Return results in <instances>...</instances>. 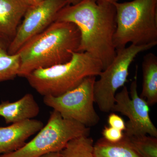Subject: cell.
<instances>
[{"mask_svg":"<svg viewBox=\"0 0 157 157\" xmlns=\"http://www.w3.org/2000/svg\"><path fill=\"white\" fill-rule=\"evenodd\" d=\"M74 24L80 33L77 52H86L100 61L103 70L116 55L113 37L116 29V11L113 3L105 0H82L67 5L57 14L55 21Z\"/></svg>","mask_w":157,"mask_h":157,"instance_id":"1","label":"cell"},{"mask_svg":"<svg viewBox=\"0 0 157 157\" xmlns=\"http://www.w3.org/2000/svg\"><path fill=\"white\" fill-rule=\"evenodd\" d=\"M80 42V32L75 24L55 21L17 52L21 61L18 76L26 78L34 70L69 61Z\"/></svg>","mask_w":157,"mask_h":157,"instance_id":"2","label":"cell"},{"mask_svg":"<svg viewBox=\"0 0 157 157\" xmlns=\"http://www.w3.org/2000/svg\"><path fill=\"white\" fill-rule=\"evenodd\" d=\"M101 62L86 52H74L69 61L31 72L26 78L41 95L57 97L78 86L85 78L99 76Z\"/></svg>","mask_w":157,"mask_h":157,"instance_id":"3","label":"cell"},{"mask_svg":"<svg viewBox=\"0 0 157 157\" xmlns=\"http://www.w3.org/2000/svg\"><path fill=\"white\" fill-rule=\"evenodd\" d=\"M113 4L116 11L113 37L116 50L129 43L157 45V0H132Z\"/></svg>","mask_w":157,"mask_h":157,"instance_id":"4","label":"cell"},{"mask_svg":"<svg viewBox=\"0 0 157 157\" xmlns=\"http://www.w3.org/2000/svg\"><path fill=\"white\" fill-rule=\"evenodd\" d=\"M38 132L21 148L1 155L0 157H39L48 153L60 152L72 139L89 136L90 128L76 121L65 118L53 110L47 124Z\"/></svg>","mask_w":157,"mask_h":157,"instance_id":"5","label":"cell"},{"mask_svg":"<svg viewBox=\"0 0 157 157\" xmlns=\"http://www.w3.org/2000/svg\"><path fill=\"white\" fill-rule=\"evenodd\" d=\"M156 45L131 44L116 50L113 60L101 72L100 78L96 80L94 84V102L101 111L104 113L112 111L117 91L120 88L124 86L131 64L138 54Z\"/></svg>","mask_w":157,"mask_h":157,"instance_id":"6","label":"cell"},{"mask_svg":"<svg viewBox=\"0 0 157 157\" xmlns=\"http://www.w3.org/2000/svg\"><path fill=\"white\" fill-rule=\"evenodd\" d=\"M96 80V76H88L78 86L61 95L44 96V104L65 118L76 121L89 128L95 126L100 121L94 105Z\"/></svg>","mask_w":157,"mask_h":157,"instance_id":"7","label":"cell"},{"mask_svg":"<svg viewBox=\"0 0 157 157\" xmlns=\"http://www.w3.org/2000/svg\"><path fill=\"white\" fill-rule=\"evenodd\" d=\"M137 67L130 92L124 86L120 92L116 94L112 111L121 113L128 118L124 133L125 137L148 135L157 137V129L150 117L149 106L137 93Z\"/></svg>","mask_w":157,"mask_h":157,"instance_id":"8","label":"cell"},{"mask_svg":"<svg viewBox=\"0 0 157 157\" xmlns=\"http://www.w3.org/2000/svg\"><path fill=\"white\" fill-rule=\"evenodd\" d=\"M67 5L66 0H43L31 6L9 43L7 53H17L29 40L48 28L55 21L59 11Z\"/></svg>","mask_w":157,"mask_h":157,"instance_id":"9","label":"cell"},{"mask_svg":"<svg viewBox=\"0 0 157 157\" xmlns=\"http://www.w3.org/2000/svg\"><path fill=\"white\" fill-rule=\"evenodd\" d=\"M43 126L42 121L32 119L0 127V154L21 148L29 137L39 132Z\"/></svg>","mask_w":157,"mask_h":157,"instance_id":"10","label":"cell"},{"mask_svg":"<svg viewBox=\"0 0 157 157\" xmlns=\"http://www.w3.org/2000/svg\"><path fill=\"white\" fill-rule=\"evenodd\" d=\"M32 0H0V36L9 42L13 39Z\"/></svg>","mask_w":157,"mask_h":157,"instance_id":"11","label":"cell"},{"mask_svg":"<svg viewBox=\"0 0 157 157\" xmlns=\"http://www.w3.org/2000/svg\"><path fill=\"white\" fill-rule=\"evenodd\" d=\"M40 112V108L31 94H27L17 101H4L0 104V116L7 124L32 119Z\"/></svg>","mask_w":157,"mask_h":157,"instance_id":"12","label":"cell"},{"mask_svg":"<svg viewBox=\"0 0 157 157\" xmlns=\"http://www.w3.org/2000/svg\"><path fill=\"white\" fill-rule=\"evenodd\" d=\"M143 84L140 97L149 106L157 102V57L153 53L144 56L142 63Z\"/></svg>","mask_w":157,"mask_h":157,"instance_id":"13","label":"cell"},{"mask_svg":"<svg viewBox=\"0 0 157 157\" xmlns=\"http://www.w3.org/2000/svg\"><path fill=\"white\" fill-rule=\"evenodd\" d=\"M95 157H142L132 146L127 137L112 143L102 138L94 146Z\"/></svg>","mask_w":157,"mask_h":157,"instance_id":"14","label":"cell"},{"mask_svg":"<svg viewBox=\"0 0 157 157\" xmlns=\"http://www.w3.org/2000/svg\"><path fill=\"white\" fill-rule=\"evenodd\" d=\"M94 146L91 137L82 136L70 140L60 152L63 157H95Z\"/></svg>","mask_w":157,"mask_h":157,"instance_id":"15","label":"cell"},{"mask_svg":"<svg viewBox=\"0 0 157 157\" xmlns=\"http://www.w3.org/2000/svg\"><path fill=\"white\" fill-rule=\"evenodd\" d=\"M21 61L18 53L9 54L0 52V82L12 80L18 76Z\"/></svg>","mask_w":157,"mask_h":157,"instance_id":"16","label":"cell"},{"mask_svg":"<svg viewBox=\"0 0 157 157\" xmlns=\"http://www.w3.org/2000/svg\"><path fill=\"white\" fill-rule=\"evenodd\" d=\"M126 137L142 157H157V137L147 135Z\"/></svg>","mask_w":157,"mask_h":157,"instance_id":"17","label":"cell"},{"mask_svg":"<svg viewBox=\"0 0 157 157\" xmlns=\"http://www.w3.org/2000/svg\"><path fill=\"white\" fill-rule=\"evenodd\" d=\"M103 138L109 142L115 143L118 142L124 137L123 131L111 127H105L102 132Z\"/></svg>","mask_w":157,"mask_h":157,"instance_id":"18","label":"cell"},{"mask_svg":"<svg viewBox=\"0 0 157 157\" xmlns=\"http://www.w3.org/2000/svg\"><path fill=\"white\" fill-rule=\"evenodd\" d=\"M108 124L109 127L118 129L120 131H125L126 123L123 119L115 113H111L108 118Z\"/></svg>","mask_w":157,"mask_h":157,"instance_id":"19","label":"cell"},{"mask_svg":"<svg viewBox=\"0 0 157 157\" xmlns=\"http://www.w3.org/2000/svg\"><path fill=\"white\" fill-rule=\"evenodd\" d=\"M10 42L0 36V52L2 51L7 52L8 46Z\"/></svg>","mask_w":157,"mask_h":157,"instance_id":"20","label":"cell"},{"mask_svg":"<svg viewBox=\"0 0 157 157\" xmlns=\"http://www.w3.org/2000/svg\"><path fill=\"white\" fill-rule=\"evenodd\" d=\"M39 157H63V156L60 152H54L48 153Z\"/></svg>","mask_w":157,"mask_h":157,"instance_id":"21","label":"cell"},{"mask_svg":"<svg viewBox=\"0 0 157 157\" xmlns=\"http://www.w3.org/2000/svg\"><path fill=\"white\" fill-rule=\"evenodd\" d=\"M66 1L67 2L68 5H74L79 2L82 0H66Z\"/></svg>","mask_w":157,"mask_h":157,"instance_id":"22","label":"cell"},{"mask_svg":"<svg viewBox=\"0 0 157 157\" xmlns=\"http://www.w3.org/2000/svg\"><path fill=\"white\" fill-rule=\"evenodd\" d=\"M32 1L34 4H36L37 3L40 2H42L43 0H32Z\"/></svg>","mask_w":157,"mask_h":157,"instance_id":"23","label":"cell"},{"mask_svg":"<svg viewBox=\"0 0 157 157\" xmlns=\"http://www.w3.org/2000/svg\"><path fill=\"white\" fill-rule=\"evenodd\" d=\"M105 1H107V2H109L110 3H113L118 2L119 0H105Z\"/></svg>","mask_w":157,"mask_h":157,"instance_id":"24","label":"cell"}]
</instances>
